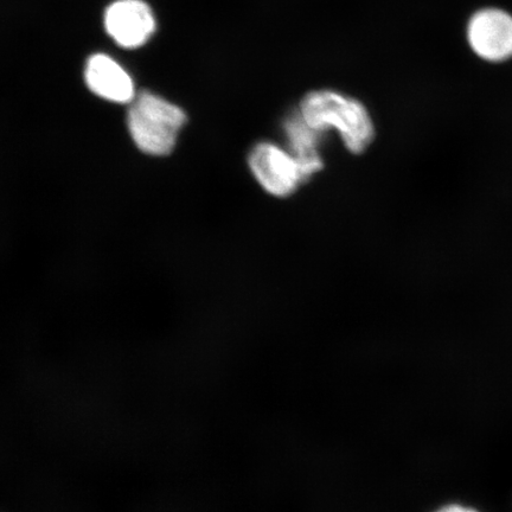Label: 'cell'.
<instances>
[{"label":"cell","mask_w":512,"mask_h":512,"mask_svg":"<svg viewBox=\"0 0 512 512\" xmlns=\"http://www.w3.org/2000/svg\"><path fill=\"white\" fill-rule=\"evenodd\" d=\"M286 147L300 162L310 179L323 169V158L319 146L323 134L312 128L297 111L288 115L283 124Z\"/></svg>","instance_id":"obj_7"},{"label":"cell","mask_w":512,"mask_h":512,"mask_svg":"<svg viewBox=\"0 0 512 512\" xmlns=\"http://www.w3.org/2000/svg\"><path fill=\"white\" fill-rule=\"evenodd\" d=\"M467 40L473 53L488 62L512 57V16L503 10L485 9L471 18Z\"/></svg>","instance_id":"obj_4"},{"label":"cell","mask_w":512,"mask_h":512,"mask_svg":"<svg viewBox=\"0 0 512 512\" xmlns=\"http://www.w3.org/2000/svg\"><path fill=\"white\" fill-rule=\"evenodd\" d=\"M299 114L319 133L335 131L352 153H362L373 143L375 125L367 107L349 95L329 89L305 95Z\"/></svg>","instance_id":"obj_1"},{"label":"cell","mask_w":512,"mask_h":512,"mask_svg":"<svg viewBox=\"0 0 512 512\" xmlns=\"http://www.w3.org/2000/svg\"><path fill=\"white\" fill-rule=\"evenodd\" d=\"M85 79L88 88L107 101L128 104L136 98L131 76L117 61L105 54L89 57Z\"/></svg>","instance_id":"obj_6"},{"label":"cell","mask_w":512,"mask_h":512,"mask_svg":"<svg viewBox=\"0 0 512 512\" xmlns=\"http://www.w3.org/2000/svg\"><path fill=\"white\" fill-rule=\"evenodd\" d=\"M433 512H479L475 508L467 507V505L459 503H451L443 505V507L434 510Z\"/></svg>","instance_id":"obj_8"},{"label":"cell","mask_w":512,"mask_h":512,"mask_svg":"<svg viewBox=\"0 0 512 512\" xmlns=\"http://www.w3.org/2000/svg\"><path fill=\"white\" fill-rule=\"evenodd\" d=\"M185 124L187 114L181 107L151 92L136 95L127 115L134 144L150 156L170 155Z\"/></svg>","instance_id":"obj_2"},{"label":"cell","mask_w":512,"mask_h":512,"mask_svg":"<svg viewBox=\"0 0 512 512\" xmlns=\"http://www.w3.org/2000/svg\"><path fill=\"white\" fill-rule=\"evenodd\" d=\"M105 29L118 46H144L156 31V19L143 0H117L105 12Z\"/></svg>","instance_id":"obj_5"},{"label":"cell","mask_w":512,"mask_h":512,"mask_svg":"<svg viewBox=\"0 0 512 512\" xmlns=\"http://www.w3.org/2000/svg\"><path fill=\"white\" fill-rule=\"evenodd\" d=\"M247 163L255 181L274 197L291 196L300 185L310 181L304 164L286 146L268 140L252 147Z\"/></svg>","instance_id":"obj_3"}]
</instances>
